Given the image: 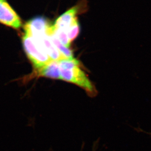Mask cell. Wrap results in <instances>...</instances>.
Returning <instances> with one entry per match:
<instances>
[{"instance_id": "1", "label": "cell", "mask_w": 151, "mask_h": 151, "mask_svg": "<svg viewBox=\"0 0 151 151\" xmlns=\"http://www.w3.org/2000/svg\"><path fill=\"white\" fill-rule=\"evenodd\" d=\"M60 80L71 83L84 89L87 94L95 96L96 88L85 72L80 68V63L76 58H64L58 61Z\"/></svg>"}, {"instance_id": "2", "label": "cell", "mask_w": 151, "mask_h": 151, "mask_svg": "<svg viewBox=\"0 0 151 151\" xmlns=\"http://www.w3.org/2000/svg\"><path fill=\"white\" fill-rule=\"evenodd\" d=\"M22 43L25 53L32 64L33 71L38 70L52 60L29 35L24 34Z\"/></svg>"}, {"instance_id": "3", "label": "cell", "mask_w": 151, "mask_h": 151, "mask_svg": "<svg viewBox=\"0 0 151 151\" xmlns=\"http://www.w3.org/2000/svg\"><path fill=\"white\" fill-rule=\"evenodd\" d=\"M51 25L43 17H36L32 19L25 24V35L35 38L49 34Z\"/></svg>"}, {"instance_id": "4", "label": "cell", "mask_w": 151, "mask_h": 151, "mask_svg": "<svg viewBox=\"0 0 151 151\" xmlns=\"http://www.w3.org/2000/svg\"><path fill=\"white\" fill-rule=\"evenodd\" d=\"M0 23L15 29L22 26L20 18L6 0H0Z\"/></svg>"}, {"instance_id": "5", "label": "cell", "mask_w": 151, "mask_h": 151, "mask_svg": "<svg viewBox=\"0 0 151 151\" xmlns=\"http://www.w3.org/2000/svg\"><path fill=\"white\" fill-rule=\"evenodd\" d=\"M30 77H42L55 80H60V72L58 61L52 60L35 71H33Z\"/></svg>"}, {"instance_id": "6", "label": "cell", "mask_w": 151, "mask_h": 151, "mask_svg": "<svg viewBox=\"0 0 151 151\" xmlns=\"http://www.w3.org/2000/svg\"><path fill=\"white\" fill-rule=\"evenodd\" d=\"M78 13L77 7H72L60 15L55 20L53 26L58 29L67 31L77 19L76 15Z\"/></svg>"}, {"instance_id": "7", "label": "cell", "mask_w": 151, "mask_h": 151, "mask_svg": "<svg viewBox=\"0 0 151 151\" xmlns=\"http://www.w3.org/2000/svg\"><path fill=\"white\" fill-rule=\"evenodd\" d=\"M49 35L53 44L60 52V54L64 57V58H73V52L71 50H70L69 48L63 45V44L61 43V42L58 40V39L55 37V35H54V34L52 32V25L51 26Z\"/></svg>"}, {"instance_id": "8", "label": "cell", "mask_w": 151, "mask_h": 151, "mask_svg": "<svg viewBox=\"0 0 151 151\" xmlns=\"http://www.w3.org/2000/svg\"><path fill=\"white\" fill-rule=\"evenodd\" d=\"M52 32L55 35V37L58 39V40L64 45L66 47L69 48L70 46L71 41L69 39L67 35V32L66 31L63 29H58L55 28L52 25Z\"/></svg>"}, {"instance_id": "9", "label": "cell", "mask_w": 151, "mask_h": 151, "mask_svg": "<svg viewBox=\"0 0 151 151\" xmlns=\"http://www.w3.org/2000/svg\"><path fill=\"white\" fill-rule=\"evenodd\" d=\"M66 32L71 42L74 40L78 36L80 33V25L77 19L76 20L73 24L68 29Z\"/></svg>"}]
</instances>
